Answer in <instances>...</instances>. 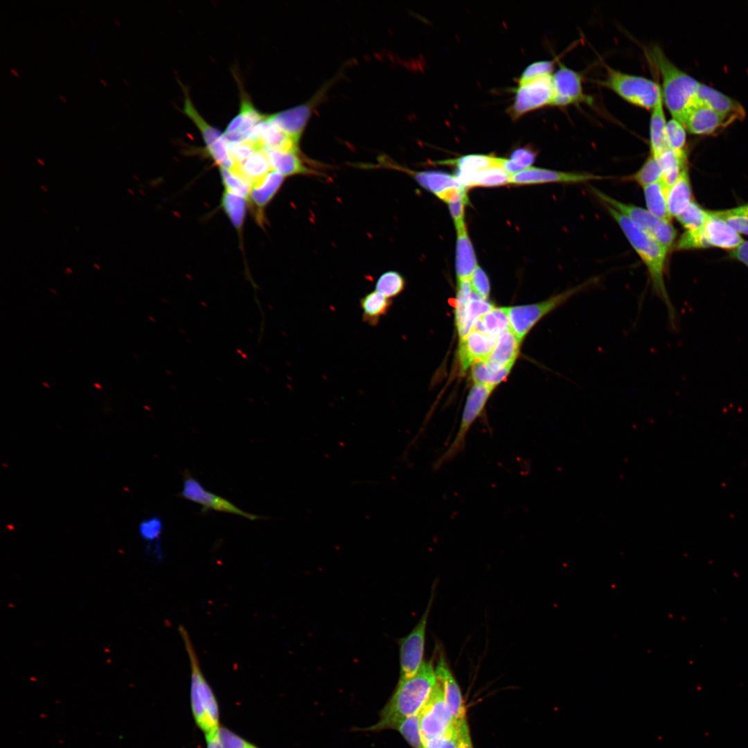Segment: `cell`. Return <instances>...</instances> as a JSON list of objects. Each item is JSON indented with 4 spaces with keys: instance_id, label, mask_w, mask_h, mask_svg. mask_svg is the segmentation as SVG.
<instances>
[{
    "instance_id": "cell-1",
    "label": "cell",
    "mask_w": 748,
    "mask_h": 748,
    "mask_svg": "<svg viewBox=\"0 0 748 748\" xmlns=\"http://www.w3.org/2000/svg\"><path fill=\"white\" fill-rule=\"evenodd\" d=\"M436 683L433 661H424L413 676L398 680L393 694L380 713L378 722L361 730L394 729L404 718L420 712Z\"/></svg>"
},
{
    "instance_id": "cell-2",
    "label": "cell",
    "mask_w": 748,
    "mask_h": 748,
    "mask_svg": "<svg viewBox=\"0 0 748 748\" xmlns=\"http://www.w3.org/2000/svg\"><path fill=\"white\" fill-rule=\"evenodd\" d=\"M603 205L619 225L631 246L647 267L652 292L665 304L671 327L675 328L676 311L665 284L666 262L668 249L634 225L625 215L606 204Z\"/></svg>"
},
{
    "instance_id": "cell-3",
    "label": "cell",
    "mask_w": 748,
    "mask_h": 748,
    "mask_svg": "<svg viewBox=\"0 0 748 748\" xmlns=\"http://www.w3.org/2000/svg\"><path fill=\"white\" fill-rule=\"evenodd\" d=\"M647 55L661 75L663 100L667 109L673 118L684 126L688 114L697 105L700 82L678 68L659 46L650 47Z\"/></svg>"
},
{
    "instance_id": "cell-4",
    "label": "cell",
    "mask_w": 748,
    "mask_h": 748,
    "mask_svg": "<svg viewBox=\"0 0 748 748\" xmlns=\"http://www.w3.org/2000/svg\"><path fill=\"white\" fill-rule=\"evenodd\" d=\"M178 630L184 641L190 662V702L195 723L204 736L214 733L221 726L217 700L203 674L198 657L187 630L184 625H180Z\"/></svg>"
},
{
    "instance_id": "cell-5",
    "label": "cell",
    "mask_w": 748,
    "mask_h": 748,
    "mask_svg": "<svg viewBox=\"0 0 748 748\" xmlns=\"http://www.w3.org/2000/svg\"><path fill=\"white\" fill-rule=\"evenodd\" d=\"M599 281L600 278L594 277L537 303L506 308L510 330L522 341L544 317L578 294L594 287Z\"/></svg>"
},
{
    "instance_id": "cell-6",
    "label": "cell",
    "mask_w": 748,
    "mask_h": 748,
    "mask_svg": "<svg viewBox=\"0 0 748 748\" xmlns=\"http://www.w3.org/2000/svg\"><path fill=\"white\" fill-rule=\"evenodd\" d=\"M605 69V78L599 81V84L633 105L652 109L662 95L660 85L650 79L625 73L608 65Z\"/></svg>"
},
{
    "instance_id": "cell-7",
    "label": "cell",
    "mask_w": 748,
    "mask_h": 748,
    "mask_svg": "<svg viewBox=\"0 0 748 748\" xmlns=\"http://www.w3.org/2000/svg\"><path fill=\"white\" fill-rule=\"evenodd\" d=\"M704 224L695 230L686 231L677 242V250L718 247L733 251L744 242L742 237L723 220L709 211Z\"/></svg>"
},
{
    "instance_id": "cell-8",
    "label": "cell",
    "mask_w": 748,
    "mask_h": 748,
    "mask_svg": "<svg viewBox=\"0 0 748 748\" xmlns=\"http://www.w3.org/2000/svg\"><path fill=\"white\" fill-rule=\"evenodd\" d=\"M592 191L603 204H606L625 215L634 225L652 236L668 250L675 243L677 230L670 221L662 220L648 210L625 204L593 188Z\"/></svg>"
},
{
    "instance_id": "cell-9",
    "label": "cell",
    "mask_w": 748,
    "mask_h": 748,
    "mask_svg": "<svg viewBox=\"0 0 748 748\" xmlns=\"http://www.w3.org/2000/svg\"><path fill=\"white\" fill-rule=\"evenodd\" d=\"M494 386L475 384L467 398L458 430L450 445L438 458L434 463L435 470L439 469L461 453L465 448L468 431L481 414Z\"/></svg>"
},
{
    "instance_id": "cell-10",
    "label": "cell",
    "mask_w": 748,
    "mask_h": 748,
    "mask_svg": "<svg viewBox=\"0 0 748 748\" xmlns=\"http://www.w3.org/2000/svg\"><path fill=\"white\" fill-rule=\"evenodd\" d=\"M434 594L428 602L425 612L411 632L399 640L400 677L404 679L413 676L422 666L427 625L432 605Z\"/></svg>"
},
{
    "instance_id": "cell-11",
    "label": "cell",
    "mask_w": 748,
    "mask_h": 748,
    "mask_svg": "<svg viewBox=\"0 0 748 748\" xmlns=\"http://www.w3.org/2000/svg\"><path fill=\"white\" fill-rule=\"evenodd\" d=\"M183 479V490L177 496L201 505L202 506L200 511L201 515H205L211 510H214L235 514L251 521L267 519V517L245 512L228 499L208 491L188 470H184Z\"/></svg>"
},
{
    "instance_id": "cell-12",
    "label": "cell",
    "mask_w": 748,
    "mask_h": 748,
    "mask_svg": "<svg viewBox=\"0 0 748 748\" xmlns=\"http://www.w3.org/2000/svg\"><path fill=\"white\" fill-rule=\"evenodd\" d=\"M554 96L552 75L518 84L513 103L509 108L510 115L517 119L530 112L552 105Z\"/></svg>"
},
{
    "instance_id": "cell-13",
    "label": "cell",
    "mask_w": 748,
    "mask_h": 748,
    "mask_svg": "<svg viewBox=\"0 0 748 748\" xmlns=\"http://www.w3.org/2000/svg\"><path fill=\"white\" fill-rule=\"evenodd\" d=\"M454 723L438 682L420 712V729L423 745L444 733Z\"/></svg>"
},
{
    "instance_id": "cell-14",
    "label": "cell",
    "mask_w": 748,
    "mask_h": 748,
    "mask_svg": "<svg viewBox=\"0 0 748 748\" xmlns=\"http://www.w3.org/2000/svg\"><path fill=\"white\" fill-rule=\"evenodd\" d=\"M558 64V69L553 75L555 96L552 105L562 107L590 103L591 98L583 91L581 74L562 63Z\"/></svg>"
},
{
    "instance_id": "cell-15",
    "label": "cell",
    "mask_w": 748,
    "mask_h": 748,
    "mask_svg": "<svg viewBox=\"0 0 748 748\" xmlns=\"http://www.w3.org/2000/svg\"><path fill=\"white\" fill-rule=\"evenodd\" d=\"M603 179H605V177L603 176L591 173L567 172L530 167L524 170L510 175V183L516 185H530L547 183L575 184Z\"/></svg>"
},
{
    "instance_id": "cell-16",
    "label": "cell",
    "mask_w": 748,
    "mask_h": 748,
    "mask_svg": "<svg viewBox=\"0 0 748 748\" xmlns=\"http://www.w3.org/2000/svg\"><path fill=\"white\" fill-rule=\"evenodd\" d=\"M736 116L720 113L702 105H696L688 114L684 127L691 134L711 135L725 128L733 121Z\"/></svg>"
},
{
    "instance_id": "cell-17",
    "label": "cell",
    "mask_w": 748,
    "mask_h": 748,
    "mask_svg": "<svg viewBox=\"0 0 748 748\" xmlns=\"http://www.w3.org/2000/svg\"><path fill=\"white\" fill-rule=\"evenodd\" d=\"M435 673L437 680L442 686L445 699L454 722L456 724H460L467 719L466 708L460 687L443 653L439 654L435 666Z\"/></svg>"
},
{
    "instance_id": "cell-18",
    "label": "cell",
    "mask_w": 748,
    "mask_h": 748,
    "mask_svg": "<svg viewBox=\"0 0 748 748\" xmlns=\"http://www.w3.org/2000/svg\"><path fill=\"white\" fill-rule=\"evenodd\" d=\"M497 339L474 330H471L461 339L458 349L461 371L465 372L475 363L486 361L494 349Z\"/></svg>"
},
{
    "instance_id": "cell-19",
    "label": "cell",
    "mask_w": 748,
    "mask_h": 748,
    "mask_svg": "<svg viewBox=\"0 0 748 748\" xmlns=\"http://www.w3.org/2000/svg\"><path fill=\"white\" fill-rule=\"evenodd\" d=\"M322 93L311 100L267 116L268 120L287 135L299 141L313 107Z\"/></svg>"
},
{
    "instance_id": "cell-20",
    "label": "cell",
    "mask_w": 748,
    "mask_h": 748,
    "mask_svg": "<svg viewBox=\"0 0 748 748\" xmlns=\"http://www.w3.org/2000/svg\"><path fill=\"white\" fill-rule=\"evenodd\" d=\"M697 105L706 106L723 114L736 116L738 120H742L745 116V111L738 101L700 82L697 91Z\"/></svg>"
},
{
    "instance_id": "cell-21",
    "label": "cell",
    "mask_w": 748,
    "mask_h": 748,
    "mask_svg": "<svg viewBox=\"0 0 748 748\" xmlns=\"http://www.w3.org/2000/svg\"><path fill=\"white\" fill-rule=\"evenodd\" d=\"M465 188L495 187L510 184V176L503 168L495 166L477 172L456 171L454 175Z\"/></svg>"
},
{
    "instance_id": "cell-22",
    "label": "cell",
    "mask_w": 748,
    "mask_h": 748,
    "mask_svg": "<svg viewBox=\"0 0 748 748\" xmlns=\"http://www.w3.org/2000/svg\"><path fill=\"white\" fill-rule=\"evenodd\" d=\"M520 343L510 330L506 331L498 337L494 349L486 361L497 368L513 366L519 353Z\"/></svg>"
},
{
    "instance_id": "cell-23",
    "label": "cell",
    "mask_w": 748,
    "mask_h": 748,
    "mask_svg": "<svg viewBox=\"0 0 748 748\" xmlns=\"http://www.w3.org/2000/svg\"><path fill=\"white\" fill-rule=\"evenodd\" d=\"M273 170L267 152L261 148L240 163H234L230 171L241 177L252 186Z\"/></svg>"
},
{
    "instance_id": "cell-24",
    "label": "cell",
    "mask_w": 748,
    "mask_h": 748,
    "mask_svg": "<svg viewBox=\"0 0 748 748\" xmlns=\"http://www.w3.org/2000/svg\"><path fill=\"white\" fill-rule=\"evenodd\" d=\"M666 200L670 217H677L690 204L692 189L687 167L683 170L675 182L667 189Z\"/></svg>"
},
{
    "instance_id": "cell-25",
    "label": "cell",
    "mask_w": 748,
    "mask_h": 748,
    "mask_svg": "<svg viewBox=\"0 0 748 748\" xmlns=\"http://www.w3.org/2000/svg\"><path fill=\"white\" fill-rule=\"evenodd\" d=\"M456 272L458 281L470 280L477 267V258L466 228L457 231Z\"/></svg>"
},
{
    "instance_id": "cell-26",
    "label": "cell",
    "mask_w": 748,
    "mask_h": 748,
    "mask_svg": "<svg viewBox=\"0 0 748 748\" xmlns=\"http://www.w3.org/2000/svg\"><path fill=\"white\" fill-rule=\"evenodd\" d=\"M398 169L410 174L415 180L425 189L431 192L437 197L453 188H461L462 186L454 175L442 171H413L404 168Z\"/></svg>"
},
{
    "instance_id": "cell-27",
    "label": "cell",
    "mask_w": 748,
    "mask_h": 748,
    "mask_svg": "<svg viewBox=\"0 0 748 748\" xmlns=\"http://www.w3.org/2000/svg\"><path fill=\"white\" fill-rule=\"evenodd\" d=\"M662 95L652 109L650 120V154L657 158L669 150L666 135V121L664 111Z\"/></svg>"
},
{
    "instance_id": "cell-28",
    "label": "cell",
    "mask_w": 748,
    "mask_h": 748,
    "mask_svg": "<svg viewBox=\"0 0 748 748\" xmlns=\"http://www.w3.org/2000/svg\"><path fill=\"white\" fill-rule=\"evenodd\" d=\"M393 301L377 290L372 291L359 301L362 319L372 326H376L380 319L390 310Z\"/></svg>"
},
{
    "instance_id": "cell-29",
    "label": "cell",
    "mask_w": 748,
    "mask_h": 748,
    "mask_svg": "<svg viewBox=\"0 0 748 748\" xmlns=\"http://www.w3.org/2000/svg\"><path fill=\"white\" fill-rule=\"evenodd\" d=\"M273 170L284 177L312 174L298 156L297 152L266 150Z\"/></svg>"
},
{
    "instance_id": "cell-30",
    "label": "cell",
    "mask_w": 748,
    "mask_h": 748,
    "mask_svg": "<svg viewBox=\"0 0 748 748\" xmlns=\"http://www.w3.org/2000/svg\"><path fill=\"white\" fill-rule=\"evenodd\" d=\"M285 177L271 170L262 179L252 186L249 198L259 211L273 198L281 186Z\"/></svg>"
},
{
    "instance_id": "cell-31",
    "label": "cell",
    "mask_w": 748,
    "mask_h": 748,
    "mask_svg": "<svg viewBox=\"0 0 748 748\" xmlns=\"http://www.w3.org/2000/svg\"><path fill=\"white\" fill-rule=\"evenodd\" d=\"M661 169V181L668 188L679 177L681 172L686 168L687 155L686 150L676 152L667 150L657 158Z\"/></svg>"
},
{
    "instance_id": "cell-32",
    "label": "cell",
    "mask_w": 748,
    "mask_h": 748,
    "mask_svg": "<svg viewBox=\"0 0 748 748\" xmlns=\"http://www.w3.org/2000/svg\"><path fill=\"white\" fill-rule=\"evenodd\" d=\"M472 330L498 338L506 331L510 330L506 308H494L478 318L473 323Z\"/></svg>"
},
{
    "instance_id": "cell-33",
    "label": "cell",
    "mask_w": 748,
    "mask_h": 748,
    "mask_svg": "<svg viewBox=\"0 0 748 748\" xmlns=\"http://www.w3.org/2000/svg\"><path fill=\"white\" fill-rule=\"evenodd\" d=\"M504 160V158L493 155L468 154L456 159L441 161L439 163L455 166L457 171L477 172L495 166L503 168Z\"/></svg>"
},
{
    "instance_id": "cell-34",
    "label": "cell",
    "mask_w": 748,
    "mask_h": 748,
    "mask_svg": "<svg viewBox=\"0 0 748 748\" xmlns=\"http://www.w3.org/2000/svg\"><path fill=\"white\" fill-rule=\"evenodd\" d=\"M667 189L661 181H657L643 187L645 200L648 210L657 217L670 221L666 200Z\"/></svg>"
},
{
    "instance_id": "cell-35",
    "label": "cell",
    "mask_w": 748,
    "mask_h": 748,
    "mask_svg": "<svg viewBox=\"0 0 748 748\" xmlns=\"http://www.w3.org/2000/svg\"><path fill=\"white\" fill-rule=\"evenodd\" d=\"M163 530V523L159 516H152L142 520L139 524V534L147 543L146 549L149 551L154 547V552L158 559L162 556L161 537Z\"/></svg>"
},
{
    "instance_id": "cell-36",
    "label": "cell",
    "mask_w": 748,
    "mask_h": 748,
    "mask_svg": "<svg viewBox=\"0 0 748 748\" xmlns=\"http://www.w3.org/2000/svg\"><path fill=\"white\" fill-rule=\"evenodd\" d=\"M184 105L183 112L195 124L199 130L206 147H209L222 137L223 134L217 128L212 127L199 115L193 106L186 88L184 87Z\"/></svg>"
},
{
    "instance_id": "cell-37",
    "label": "cell",
    "mask_w": 748,
    "mask_h": 748,
    "mask_svg": "<svg viewBox=\"0 0 748 748\" xmlns=\"http://www.w3.org/2000/svg\"><path fill=\"white\" fill-rule=\"evenodd\" d=\"M495 306L487 299H484L472 293L466 308L464 318L456 328L460 339L465 337L472 328L474 322L480 317L487 313Z\"/></svg>"
},
{
    "instance_id": "cell-38",
    "label": "cell",
    "mask_w": 748,
    "mask_h": 748,
    "mask_svg": "<svg viewBox=\"0 0 748 748\" xmlns=\"http://www.w3.org/2000/svg\"><path fill=\"white\" fill-rule=\"evenodd\" d=\"M512 366L497 368L486 361L475 363L472 368V378L475 384H482L495 387L508 375Z\"/></svg>"
},
{
    "instance_id": "cell-39",
    "label": "cell",
    "mask_w": 748,
    "mask_h": 748,
    "mask_svg": "<svg viewBox=\"0 0 748 748\" xmlns=\"http://www.w3.org/2000/svg\"><path fill=\"white\" fill-rule=\"evenodd\" d=\"M405 287V280L398 271H388L380 276L376 281L375 290L389 299L400 294Z\"/></svg>"
},
{
    "instance_id": "cell-40",
    "label": "cell",
    "mask_w": 748,
    "mask_h": 748,
    "mask_svg": "<svg viewBox=\"0 0 748 748\" xmlns=\"http://www.w3.org/2000/svg\"><path fill=\"white\" fill-rule=\"evenodd\" d=\"M222 206L233 226L240 229L245 215L244 197L225 191L222 199Z\"/></svg>"
},
{
    "instance_id": "cell-41",
    "label": "cell",
    "mask_w": 748,
    "mask_h": 748,
    "mask_svg": "<svg viewBox=\"0 0 748 748\" xmlns=\"http://www.w3.org/2000/svg\"><path fill=\"white\" fill-rule=\"evenodd\" d=\"M536 155L537 152L531 148H518L513 152L510 159H504L503 168L509 175L524 170L531 167Z\"/></svg>"
},
{
    "instance_id": "cell-42",
    "label": "cell",
    "mask_w": 748,
    "mask_h": 748,
    "mask_svg": "<svg viewBox=\"0 0 748 748\" xmlns=\"http://www.w3.org/2000/svg\"><path fill=\"white\" fill-rule=\"evenodd\" d=\"M394 729L411 748H424L420 729V713L404 718Z\"/></svg>"
},
{
    "instance_id": "cell-43",
    "label": "cell",
    "mask_w": 748,
    "mask_h": 748,
    "mask_svg": "<svg viewBox=\"0 0 748 748\" xmlns=\"http://www.w3.org/2000/svg\"><path fill=\"white\" fill-rule=\"evenodd\" d=\"M661 178V169L658 160L650 154L639 170L627 179L634 181L644 187L660 181Z\"/></svg>"
},
{
    "instance_id": "cell-44",
    "label": "cell",
    "mask_w": 748,
    "mask_h": 748,
    "mask_svg": "<svg viewBox=\"0 0 748 748\" xmlns=\"http://www.w3.org/2000/svg\"><path fill=\"white\" fill-rule=\"evenodd\" d=\"M709 215V211L703 209L699 204L692 201L688 206L676 217L686 231H693L702 227Z\"/></svg>"
},
{
    "instance_id": "cell-45",
    "label": "cell",
    "mask_w": 748,
    "mask_h": 748,
    "mask_svg": "<svg viewBox=\"0 0 748 748\" xmlns=\"http://www.w3.org/2000/svg\"><path fill=\"white\" fill-rule=\"evenodd\" d=\"M221 175L226 191L244 198L249 197L252 188L250 183L224 168H221Z\"/></svg>"
},
{
    "instance_id": "cell-46",
    "label": "cell",
    "mask_w": 748,
    "mask_h": 748,
    "mask_svg": "<svg viewBox=\"0 0 748 748\" xmlns=\"http://www.w3.org/2000/svg\"><path fill=\"white\" fill-rule=\"evenodd\" d=\"M666 135L668 147L676 152L686 150V128L677 120L668 121L666 127Z\"/></svg>"
},
{
    "instance_id": "cell-47",
    "label": "cell",
    "mask_w": 748,
    "mask_h": 748,
    "mask_svg": "<svg viewBox=\"0 0 748 748\" xmlns=\"http://www.w3.org/2000/svg\"><path fill=\"white\" fill-rule=\"evenodd\" d=\"M470 280L458 281V291L455 301V323L456 327L462 322L466 308L472 295Z\"/></svg>"
},
{
    "instance_id": "cell-48",
    "label": "cell",
    "mask_w": 748,
    "mask_h": 748,
    "mask_svg": "<svg viewBox=\"0 0 748 748\" xmlns=\"http://www.w3.org/2000/svg\"><path fill=\"white\" fill-rule=\"evenodd\" d=\"M228 148L229 156L233 163H240L262 148L259 142L246 140L237 143L228 144Z\"/></svg>"
},
{
    "instance_id": "cell-49",
    "label": "cell",
    "mask_w": 748,
    "mask_h": 748,
    "mask_svg": "<svg viewBox=\"0 0 748 748\" xmlns=\"http://www.w3.org/2000/svg\"><path fill=\"white\" fill-rule=\"evenodd\" d=\"M459 727L455 722L443 734L423 745L424 748H458Z\"/></svg>"
},
{
    "instance_id": "cell-50",
    "label": "cell",
    "mask_w": 748,
    "mask_h": 748,
    "mask_svg": "<svg viewBox=\"0 0 748 748\" xmlns=\"http://www.w3.org/2000/svg\"><path fill=\"white\" fill-rule=\"evenodd\" d=\"M554 69L553 61H539L528 65L518 80V84H522L539 78L551 75Z\"/></svg>"
},
{
    "instance_id": "cell-51",
    "label": "cell",
    "mask_w": 748,
    "mask_h": 748,
    "mask_svg": "<svg viewBox=\"0 0 748 748\" xmlns=\"http://www.w3.org/2000/svg\"><path fill=\"white\" fill-rule=\"evenodd\" d=\"M218 737L222 748H249L251 743L229 729L220 726Z\"/></svg>"
},
{
    "instance_id": "cell-52",
    "label": "cell",
    "mask_w": 748,
    "mask_h": 748,
    "mask_svg": "<svg viewBox=\"0 0 748 748\" xmlns=\"http://www.w3.org/2000/svg\"><path fill=\"white\" fill-rule=\"evenodd\" d=\"M470 282L474 293L487 299L490 294V283L488 276L479 266L477 265L474 269Z\"/></svg>"
},
{
    "instance_id": "cell-53",
    "label": "cell",
    "mask_w": 748,
    "mask_h": 748,
    "mask_svg": "<svg viewBox=\"0 0 748 748\" xmlns=\"http://www.w3.org/2000/svg\"><path fill=\"white\" fill-rule=\"evenodd\" d=\"M712 213L723 220L738 233L748 235V217L729 213L726 210L713 211Z\"/></svg>"
},
{
    "instance_id": "cell-54",
    "label": "cell",
    "mask_w": 748,
    "mask_h": 748,
    "mask_svg": "<svg viewBox=\"0 0 748 748\" xmlns=\"http://www.w3.org/2000/svg\"><path fill=\"white\" fill-rule=\"evenodd\" d=\"M469 203L468 197L449 203V209L453 218L456 231L466 228L465 223V206Z\"/></svg>"
},
{
    "instance_id": "cell-55",
    "label": "cell",
    "mask_w": 748,
    "mask_h": 748,
    "mask_svg": "<svg viewBox=\"0 0 748 748\" xmlns=\"http://www.w3.org/2000/svg\"><path fill=\"white\" fill-rule=\"evenodd\" d=\"M459 741L458 748H474L467 719L458 724Z\"/></svg>"
},
{
    "instance_id": "cell-56",
    "label": "cell",
    "mask_w": 748,
    "mask_h": 748,
    "mask_svg": "<svg viewBox=\"0 0 748 748\" xmlns=\"http://www.w3.org/2000/svg\"><path fill=\"white\" fill-rule=\"evenodd\" d=\"M729 256L748 267V240H744L738 248L731 251Z\"/></svg>"
},
{
    "instance_id": "cell-57",
    "label": "cell",
    "mask_w": 748,
    "mask_h": 748,
    "mask_svg": "<svg viewBox=\"0 0 748 748\" xmlns=\"http://www.w3.org/2000/svg\"><path fill=\"white\" fill-rule=\"evenodd\" d=\"M204 738L206 748H222L218 737V731L214 733L204 736Z\"/></svg>"
},
{
    "instance_id": "cell-58",
    "label": "cell",
    "mask_w": 748,
    "mask_h": 748,
    "mask_svg": "<svg viewBox=\"0 0 748 748\" xmlns=\"http://www.w3.org/2000/svg\"><path fill=\"white\" fill-rule=\"evenodd\" d=\"M726 211L731 214L742 215L748 217V204L727 209Z\"/></svg>"
},
{
    "instance_id": "cell-59",
    "label": "cell",
    "mask_w": 748,
    "mask_h": 748,
    "mask_svg": "<svg viewBox=\"0 0 748 748\" xmlns=\"http://www.w3.org/2000/svg\"><path fill=\"white\" fill-rule=\"evenodd\" d=\"M10 71H11V72H12V73H13V74H14V75H15V76H18V74H17V71H16L15 70H14L13 69H10Z\"/></svg>"
},
{
    "instance_id": "cell-60",
    "label": "cell",
    "mask_w": 748,
    "mask_h": 748,
    "mask_svg": "<svg viewBox=\"0 0 748 748\" xmlns=\"http://www.w3.org/2000/svg\"><path fill=\"white\" fill-rule=\"evenodd\" d=\"M37 162H38V163H40V164H42V166H44V163L43 160H42V159H37Z\"/></svg>"
},
{
    "instance_id": "cell-61",
    "label": "cell",
    "mask_w": 748,
    "mask_h": 748,
    "mask_svg": "<svg viewBox=\"0 0 748 748\" xmlns=\"http://www.w3.org/2000/svg\"><path fill=\"white\" fill-rule=\"evenodd\" d=\"M249 748H258V747L257 746H256L255 745L251 743V745H250V747Z\"/></svg>"
},
{
    "instance_id": "cell-62",
    "label": "cell",
    "mask_w": 748,
    "mask_h": 748,
    "mask_svg": "<svg viewBox=\"0 0 748 748\" xmlns=\"http://www.w3.org/2000/svg\"><path fill=\"white\" fill-rule=\"evenodd\" d=\"M59 97L62 99V100H63L64 102H66V100H64V98L62 96L60 95Z\"/></svg>"
},
{
    "instance_id": "cell-63",
    "label": "cell",
    "mask_w": 748,
    "mask_h": 748,
    "mask_svg": "<svg viewBox=\"0 0 748 748\" xmlns=\"http://www.w3.org/2000/svg\"><path fill=\"white\" fill-rule=\"evenodd\" d=\"M100 82H103V84L106 85V82H105V81H103L102 79H100Z\"/></svg>"
},
{
    "instance_id": "cell-64",
    "label": "cell",
    "mask_w": 748,
    "mask_h": 748,
    "mask_svg": "<svg viewBox=\"0 0 748 748\" xmlns=\"http://www.w3.org/2000/svg\"><path fill=\"white\" fill-rule=\"evenodd\" d=\"M93 265H94V266H95V267H96V268H98V269H100V268L99 267H98V265H97L96 264H94Z\"/></svg>"
}]
</instances>
